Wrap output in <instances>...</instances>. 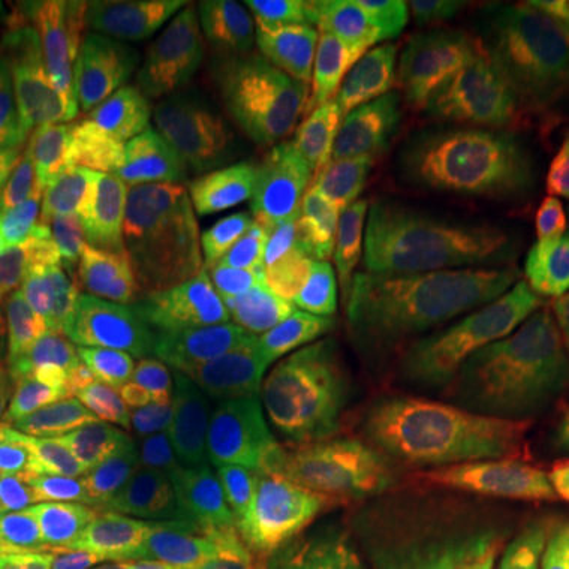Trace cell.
<instances>
[{
	"instance_id": "obj_16",
	"label": "cell",
	"mask_w": 569,
	"mask_h": 569,
	"mask_svg": "<svg viewBox=\"0 0 569 569\" xmlns=\"http://www.w3.org/2000/svg\"><path fill=\"white\" fill-rule=\"evenodd\" d=\"M121 529V512L96 449L77 443L61 475L0 509V569H44L67 531Z\"/></svg>"
},
{
	"instance_id": "obj_8",
	"label": "cell",
	"mask_w": 569,
	"mask_h": 569,
	"mask_svg": "<svg viewBox=\"0 0 569 569\" xmlns=\"http://www.w3.org/2000/svg\"><path fill=\"white\" fill-rule=\"evenodd\" d=\"M365 13L367 0H200L174 7L171 39L190 67L276 82L307 70Z\"/></svg>"
},
{
	"instance_id": "obj_11",
	"label": "cell",
	"mask_w": 569,
	"mask_h": 569,
	"mask_svg": "<svg viewBox=\"0 0 569 569\" xmlns=\"http://www.w3.org/2000/svg\"><path fill=\"white\" fill-rule=\"evenodd\" d=\"M516 351V329L481 323L427 339L389 358L377 389L396 430H425L462 418L503 396Z\"/></svg>"
},
{
	"instance_id": "obj_20",
	"label": "cell",
	"mask_w": 569,
	"mask_h": 569,
	"mask_svg": "<svg viewBox=\"0 0 569 569\" xmlns=\"http://www.w3.org/2000/svg\"><path fill=\"white\" fill-rule=\"evenodd\" d=\"M503 425H471L437 440L402 468L408 535L421 538L507 449Z\"/></svg>"
},
{
	"instance_id": "obj_27",
	"label": "cell",
	"mask_w": 569,
	"mask_h": 569,
	"mask_svg": "<svg viewBox=\"0 0 569 569\" xmlns=\"http://www.w3.org/2000/svg\"><path fill=\"white\" fill-rule=\"evenodd\" d=\"M411 541L425 569H531L526 529L500 541L430 529Z\"/></svg>"
},
{
	"instance_id": "obj_21",
	"label": "cell",
	"mask_w": 569,
	"mask_h": 569,
	"mask_svg": "<svg viewBox=\"0 0 569 569\" xmlns=\"http://www.w3.org/2000/svg\"><path fill=\"white\" fill-rule=\"evenodd\" d=\"M86 377L80 370L48 406L22 415L17 421L0 425V468L13 497H26L48 488L70 452L77 449V433L82 427Z\"/></svg>"
},
{
	"instance_id": "obj_18",
	"label": "cell",
	"mask_w": 569,
	"mask_h": 569,
	"mask_svg": "<svg viewBox=\"0 0 569 569\" xmlns=\"http://www.w3.org/2000/svg\"><path fill=\"white\" fill-rule=\"evenodd\" d=\"M146 247H96L61 266L58 295L73 339L77 370L89 373L137 336V298Z\"/></svg>"
},
{
	"instance_id": "obj_26",
	"label": "cell",
	"mask_w": 569,
	"mask_h": 569,
	"mask_svg": "<svg viewBox=\"0 0 569 569\" xmlns=\"http://www.w3.org/2000/svg\"><path fill=\"white\" fill-rule=\"evenodd\" d=\"M509 80L531 121L569 146V51L512 39Z\"/></svg>"
},
{
	"instance_id": "obj_31",
	"label": "cell",
	"mask_w": 569,
	"mask_h": 569,
	"mask_svg": "<svg viewBox=\"0 0 569 569\" xmlns=\"http://www.w3.org/2000/svg\"><path fill=\"white\" fill-rule=\"evenodd\" d=\"M44 295H13L0 298V380L17 365L20 351L36 332L44 313Z\"/></svg>"
},
{
	"instance_id": "obj_32",
	"label": "cell",
	"mask_w": 569,
	"mask_h": 569,
	"mask_svg": "<svg viewBox=\"0 0 569 569\" xmlns=\"http://www.w3.org/2000/svg\"><path fill=\"white\" fill-rule=\"evenodd\" d=\"M531 569H569V512L529 538Z\"/></svg>"
},
{
	"instance_id": "obj_25",
	"label": "cell",
	"mask_w": 569,
	"mask_h": 569,
	"mask_svg": "<svg viewBox=\"0 0 569 569\" xmlns=\"http://www.w3.org/2000/svg\"><path fill=\"white\" fill-rule=\"evenodd\" d=\"M531 459L529 452L516 443L493 459V466L471 485V488L449 507V512L433 526L452 535L468 538H512L522 531L526 519V497H529Z\"/></svg>"
},
{
	"instance_id": "obj_5",
	"label": "cell",
	"mask_w": 569,
	"mask_h": 569,
	"mask_svg": "<svg viewBox=\"0 0 569 569\" xmlns=\"http://www.w3.org/2000/svg\"><path fill=\"white\" fill-rule=\"evenodd\" d=\"M408 104L396 22L377 10L295 96L272 146V174L291 197H329L358 183L402 133Z\"/></svg>"
},
{
	"instance_id": "obj_28",
	"label": "cell",
	"mask_w": 569,
	"mask_h": 569,
	"mask_svg": "<svg viewBox=\"0 0 569 569\" xmlns=\"http://www.w3.org/2000/svg\"><path fill=\"white\" fill-rule=\"evenodd\" d=\"M44 569H156L123 529L67 531Z\"/></svg>"
},
{
	"instance_id": "obj_9",
	"label": "cell",
	"mask_w": 569,
	"mask_h": 569,
	"mask_svg": "<svg viewBox=\"0 0 569 569\" xmlns=\"http://www.w3.org/2000/svg\"><path fill=\"white\" fill-rule=\"evenodd\" d=\"M253 389L257 373L231 348L190 342L181 387L159 425L174 490L228 507L250 503Z\"/></svg>"
},
{
	"instance_id": "obj_14",
	"label": "cell",
	"mask_w": 569,
	"mask_h": 569,
	"mask_svg": "<svg viewBox=\"0 0 569 569\" xmlns=\"http://www.w3.org/2000/svg\"><path fill=\"white\" fill-rule=\"evenodd\" d=\"M250 288L200 260L174 234L146 247L137 298V336L156 332L181 342L231 348L241 336Z\"/></svg>"
},
{
	"instance_id": "obj_13",
	"label": "cell",
	"mask_w": 569,
	"mask_h": 569,
	"mask_svg": "<svg viewBox=\"0 0 569 569\" xmlns=\"http://www.w3.org/2000/svg\"><path fill=\"white\" fill-rule=\"evenodd\" d=\"M174 238L244 288L298 257L301 212L272 171H244L178 224Z\"/></svg>"
},
{
	"instance_id": "obj_10",
	"label": "cell",
	"mask_w": 569,
	"mask_h": 569,
	"mask_svg": "<svg viewBox=\"0 0 569 569\" xmlns=\"http://www.w3.org/2000/svg\"><path fill=\"white\" fill-rule=\"evenodd\" d=\"M231 351L257 373L361 367L373 358V326L320 266L295 257L250 288L244 329Z\"/></svg>"
},
{
	"instance_id": "obj_33",
	"label": "cell",
	"mask_w": 569,
	"mask_h": 569,
	"mask_svg": "<svg viewBox=\"0 0 569 569\" xmlns=\"http://www.w3.org/2000/svg\"><path fill=\"white\" fill-rule=\"evenodd\" d=\"M361 569H425V563H421L418 548H415V541L408 535L406 541L392 550V553H387V557H380V560H373V563H367Z\"/></svg>"
},
{
	"instance_id": "obj_2",
	"label": "cell",
	"mask_w": 569,
	"mask_h": 569,
	"mask_svg": "<svg viewBox=\"0 0 569 569\" xmlns=\"http://www.w3.org/2000/svg\"><path fill=\"white\" fill-rule=\"evenodd\" d=\"M449 219L522 291L569 276V146L522 108L456 111L430 142Z\"/></svg>"
},
{
	"instance_id": "obj_22",
	"label": "cell",
	"mask_w": 569,
	"mask_h": 569,
	"mask_svg": "<svg viewBox=\"0 0 569 569\" xmlns=\"http://www.w3.org/2000/svg\"><path fill=\"white\" fill-rule=\"evenodd\" d=\"M96 452L121 512L123 535L149 557V535L159 526V516L174 490L162 433L156 427L118 430L108 433Z\"/></svg>"
},
{
	"instance_id": "obj_23",
	"label": "cell",
	"mask_w": 569,
	"mask_h": 569,
	"mask_svg": "<svg viewBox=\"0 0 569 569\" xmlns=\"http://www.w3.org/2000/svg\"><path fill=\"white\" fill-rule=\"evenodd\" d=\"M54 276L58 263L41 244L20 137L0 114V298L44 295Z\"/></svg>"
},
{
	"instance_id": "obj_6",
	"label": "cell",
	"mask_w": 569,
	"mask_h": 569,
	"mask_svg": "<svg viewBox=\"0 0 569 569\" xmlns=\"http://www.w3.org/2000/svg\"><path fill=\"white\" fill-rule=\"evenodd\" d=\"M174 7L137 0H86L39 7L54 41L77 67L86 114L104 162L137 203L156 212L149 193V123L174 54Z\"/></svg>"
},
{
	"instance_id": "obj_35",
	"label": "cell",
	"mask_w": 569,
	"mask_h": 569,
	"mask_svg": "<svg viewBox=\"0 0 569 569\" xmlns=\"http://www.w3.org/2000/svg\"><path fill=\"white\" fill-rule=\"evenodd\" d=\"M3 20H7V13H3V3H0V26H3Z\"/></svg>"
},
{
	"instance_id": "obj_3",
	"label": "cell",
	"mask_w": 569,
	"mask_h": 569,
	"mask_svg": "<svg viewBox=\"0 0 569 569\" xmlns=\"http://www.w3.org/2000/svg\"><path fill=\"white\" fill-rule=\"evenodd\" d=\"M0 114L20 137L41 244L61 266L82 250L130 247L156 231V212L118 181L86 114L77 67L36 7L0 82Z\"/></svg>"
},
{
	"instance_id": "obj_29",
	"label": "cell",
	"mask_w": 569,
	"mask_h": 569,
	"mask_svg": "<svg viewBox=\"0 0 569 569\" xmlns=\"http://www.w3.org/2000/svg\"><path fill=\"white\" fill-rule=\"evenodd\" d=\"M529 497H526V535H538L569 512V440L529 452Z\"/></svg>"
},
{
	"instance_id": "obj_24",
	"label": "cell",
	"mask_w": 569,
	"mask_h": 569,
	"mask_svg": "<svg viewBox=\"0 0 569 569\" xmlns=\"http://www.w3.org/2000/svg\"><path fill=\"white\" fill-rule=\"evenodd\" d=\"M73 373H77V358H73L70 326L58 295L48 291L36 332L29 336L17 365L0 380V425L17 421L22 415L58 399L61 389L73 380Z\"/></svg>"
},
{
	"instance_id": "obj_12",
	"label": "cell",
	"mask_w": 569,
	"mask_h": 569,
	"mask_svg": "<svg viewBox=\"0 0 569 569\" xmlns=\"http://www.w3.org/2000/svg\"><path fill=\"white\" fill-rule=\"evenodd\" d=\"M406 70L437 104L456 111L500 108L509 86L503 32L466 0H406L396 7Z\"/></svg>"
},
{
	"instance_id": "obj_15",
	"label": "cell",
	"mask_w": 569,
	"mask_h": 569,
	"mask_svg": "<svg viewBox=\"0 0 569 569\" xmlns=\"http://www.w3.org/2000/svg\"><path fill=\"white\" fill-rule=\"evenodd\" d=\"M500 418L526 452L569 440V282L550 288L516 329Z\"/></svg>"
},
{
	"instance_id": "obj_7",
	"label": "cell",
	"mask_w": 569,
	"mask_h": 569,
	"mask_svg": "<svg viewBox=\"0 0 569 569\" xmlns=\"http://www.w3.org/2000/svg\"><path fill=\"white\" fill-rule=\"evenodd\" d=\"M279 102L190 63L168 70L149 123L146 168L156 216L181 224L260 159Z\"/></svg>"
},
{
	"instance_id": "obj_1",
	"label": "cell",
	"mask_w": 569,
	"mask_h": 569,
	"mask_svg": "<svg viewBox=\"0 0 569 569\" xmlns=\"http://www.w3.org/2000/svg\"><path fill=\"white\" fill-rule=\"evenodd\" d=\"M247 485L276 569H361L408 538L402 466L365 367L257 373Z\"/></svg>"
},
{
	"instance_id": "obj_34",
	"label": "cell",
	"mask_w": 569,
	"mask_h": 569,
	"mask_svg": "<svg viewBox=\"0 0 569 569\" xmlns=\"http://www.w3.org/2000/svg\"><path fill=\"white\" fill-rule=\"evenodd\" d=\"M10 500H17V497H13V490L7 485V475H3V468H0V509L7 507Z\"/></svg>"
},
{
	"instance_id": "obj_4",
	"label": "cell",
	"mask_w": 569,
	"mask_h": 569,
	"mask_svg": "<svg viewBox=\"0 0 569 569\" xmlns=\"http://www.w3.org/2000/svg\"><path fill=\"white\" fill-rule=\"evenodd\" d=\"M317 266L392 346L440 339L466 320L468 266L447 231L402 187L358 181L307 219Z\"/></svg>"
},
{
	"instance_id": "obj_30",
	"label": "cell",
	"mask_w": 569,
	"mask_h": 569,
	"mask_svg": "<svg viewBox=\"0 0 569 569\" xmlns=\"http://www.w3.org/2000/svg\"><path fill=\"white\" fill-rule=\"evenodd\" d=\"M490 10L512 39L569 51V0H493Z\"/></svg>"
},
{
	"instance_id": "obj_17",
	"label": "cell",
	"mask_w": 569,
	"mask_h": 569,
	"mask_svg": "<svg viewBox=\"0 0 569 569\" xmlns=\"http://www.w3.org/2000/svg\"><path fill=\"white\" fill-rule=\"evenodd\" d=\"M190 342L140 332L108 355L86 380L80 447L96 449L108 433L162 425L181 387Z\"/></svg>"
},
{
	"instance_id": "obj_19",
	"label": "cell",
	"mask_w": 569,
	"mask_h": 569,
	"mask_svg": "<svg viewBox=\"0 0 569 569\" xmlns=\"http://www.w3.org/2000/svg\"><path fill=\"white\" fill-rule=\"evenodd\" d=\"M159 569H276L253 503L228 507L171 490L156 526Z\"/></svg>"
}]
</instances>
